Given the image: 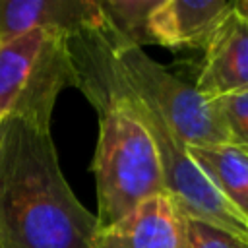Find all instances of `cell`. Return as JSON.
<instances>
[{
	"label": "cell",
	"instance_id": "obj_1",
	"mask_svg": "<svg viewBox=\"0 0 248 248\" xmlns=\"http://www.w3.org/2000/svg\"><path fill=\"white\" fill-rule=\"evenodd\" d=\"M97 219L66 182L48 128L0 124V248H91Z\"/></svg>",
	"mask_w": 248,
	"mask_h": 248
},
{
	"label": "cell",
	"instance_id": "obj_2",
	"mask_svg": "<svg viewBox=\"0 0 248 248\" xmlns=\"http://www.w3.org/2000/svg\"><path fill=\"white\" fill-rule=\"evenodd\" d=\"M114 54L128 83L153 101L157 110L186 145L231 141L215 99L202 95L194 85L167 72L141 48L114 45Z\"/></svg>",
	"mask_w": 248,
	"mask_h": 248
},
{
	"label": "cell",
	"instance_id": "obj_3",
	"mask_svg": "<svg viewBox=\"0 0 248 248\" xmlns=\"http://www.w3.org/2000/svg\"><path fill=\"white\" fill-rule=\"evenodd\" d=\"M91 248H186L184 217L165 192L155 194L122 219L97 229Z\"/></svg>",
	"mask_w": 248,
	"mask_h": 248
},
{
	"label": "cell",
	"instance_id": "obj_4",
	"mask_svg": "<svg viewBox=\"0 0 248 248\" xmlns=\"http://www.w3.org/2000/svg\"><path fill=\"white\" fill-rule=\"evenodd\" d=\"M105 27L97 0H0V41L43 29L76 35Z\"/></svg>",
	"mask_w": 248,
	"mask_h": 248
},
{
	"label": "cell",
	"instance_id": "obj_5",
	"mask_svg": "<svg viewBox=\"0 0 248 248\" xmlns=\"http://www.w3.org/2000/svg\"><path fill=\"white\" fill-rule=\"evenodd\" d=\"M203 48V66L194 85L202 95L215 99L248 89V19L244 16L232 8Z\"/></svg>",
	"mask_w": 248,
	"mask_h": 248
},
{
	"label": "cell",
	"instance_id": "obj_6",
	"mask_svg": "<svg viewBox=\"0 0 248 248\" xmlns=\"http://www.w3.org/2000/svg\"><path fill=\"white\" fill-rule=\"evenodd\" d=\"M232 8L234 2L227 0H159L147 21L151 43L167 48L205 46Z\"/></svg>",
	"mask_w": 248,
	"mask_h": 248
},
{
	"label": "cell",
	"instance_id": "obj_7",
	"mask_svg": "<svg viewBox=\"0 0 248 248\" xmlns=\"http://www.w3.org/2000/svg\"><path fill=\"white\" fill-rule=\"evenodd\" d=\"M186 151L221 198L248 223V149L227 141L186 145Z\"/></svg>",
	"mask_w": 248,
	"mask_h": 248
},
{
	"label": "cell",
	"instance_id": "obj_8",
	"mask_svg": "<svg viewBox=\"0 0 248 248\" xmlns=\"http://www.w3.org/2000/svg\"><path fill=\"white\" fill-rule=\"evenodd\" d=\"M50 31L35 29L0 41V114L8 116L31 83Z\"/></svg>",
	"mask_w": 248,
	"mask_h": 248
},
{
	"label": "cell",
	"instance_id": "obj_9",
	"mask_svg": "<svg viewBox=\"0 0 248 248\" xmlns=\"http://www.w3.org/2000/svg\"><path fill=\"white\" fill-rule=\"evenodd\" d=\"M159 0H101V12L110 41L118 46L151 45L147 21Z\"/></svg>",
	"mask_w": 248,
	"mask_h": 248
},
{
	"label": "cell",
	"instance_id": "obj_10",
	"mask_svg": "<svg viewBox=\"0 0 248 248\" xmlns=\"http://www.w3.org/2000/svg\"><path fill=\"white\" fill-rule=\"evenodd\" d=\"M184 240L186 248H248V240L194 217H184Z\"/></svg>",
	"mask_w": 248,
	"mask_h": 248
},
{
	"label": "cell",
	"instance_id": "obj_11",
	"mask_svg": "<svg viewBox=\"0 0 248 248\" xmlns=\"http://www.w3.org/2000/svg\"><path fill=\"white\" fill-rule=\"evenodd\" d=\"M231 141L248 149V89L215 97Z\"/></svg>",
	"mask_w": 248,
	"mask_h": 248
},
{
	"label": "cell",
	"instance_id": "obj_12",
	"mask_svg": "<svg viewBox=\"0 0 248 248\" xmlns=\"http://www.w3.org/2000/svg\"><path fill=\"white\" fill-rule=\"evenodd\" d=\"M234 10H236L240 16H244V17L248 19V0H238V2H234Z\"/></svg>",
	"mask_w": 248,
	"mask_h": 248
},
{
	"label": "cell",
	"instance_id": "obj_13",
	"mask_svg": "<svg viewBox=\"0 0 248 248\" xmlns=\"http://www.w3.org/2000/svg\"><path fill=\"white\" fill-rule=\"evenodd\" d=\"M2 120H4V116H2V114H0V124H2Z\"/></svg>",
	"mask_w": 248,
	"mask_h": 248
}]
</instances>
